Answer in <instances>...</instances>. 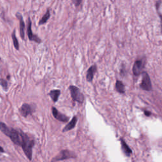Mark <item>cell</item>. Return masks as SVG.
<instances>
[{"label":"cell","mask_w":162,"mask_h":162,"mask_svg":"<svg viewBox=\"0 0 162 162\" xmlns=\"http://www.w3.org/2000/svg\"><path fill=\"white\" fill-rule=\"evenodd\" d=\"M16 17L17 18V19L19 21L20 24V38L23 41H25V24L24 20L22 15L19 13L17 12L15 14Z\"/></svg>","instance_id":"obj_10"},{"label":"cell","mask_w":162,"mask_h":162,"mask_svg":"<svg viewBox=\"0 0 162 162\" xmlns=\"http://www.w3.org/2000/svg\"><path fill=\"white\" fill-rule=\"evenodd\" d=\"M145 115L147 116H149L151 115V113L149 112V111H147V110H145Z\"/></svg>","instance_id":"obj_20"},{"label":"cell","mask_w":162,"mask_h":162,"mask_svg":"<svg viewBox=\"0 0 162 162\" xmlns=\"http://www.w3.org/2000/svg\"><path fill=\"white\" fill-rule=\"evenodd\" d=\"M140 87L142 89L145 90V91H149L152 90L151 79L149 75L146 72H143L142 73V82Z\"/></svg>","instance_id":"obj_7"},{"label":"cell","mask_w":162,"mask_h":162,"mask_svg":"<svg viewBox=\"0 0 162 162\" xmlns=\"http://www.w3.org/2000/svg\"><path fill=\"white\" fill-rule=\"evenodd\" d=\"M35 108L34 105L28 103H24L20 108L19 111L22 116L25 118H27L29 115H32V113L35 111Z\"/></svg>","instance_id":"obj_8"},{"label":"cell","mask_w":162,"mask_h":162,"mask_svg":"<svg viewBox=\"0 0 162 162\" xmlns=\"http://www.w3.org/2000/svg\"><path fill=\"white\" fill-rule=\"evenodd\" d=\"M20 132L22 136L21 147L26 157L29 161H31L32 159V149L35 145V141L22 130Z\"/></svg>","instance_id":"obj_2"},{"label":"cell","mask_w":162,"mask_h":162,"mask_svg":"<svg viewBox=\"0 0 162 162\" xmlns=\"http://www.w3.org/2000/svg\"><path fill=\"white\" fill-rule=\"evenodd\" d=\"M69 90L70 92L71 97L74 101L83 103L84 100V96L81 93L79 88L75 86H70L69 87Z\"/></svg>","instance_id":"obj_4"},{"label":"cell","mask_w":162,"mask_h":162,"mask_svg":"<svg viewBox=\"0 0 162 162\" xmlns=\"http://www.w3.org/2000/svg\"><path fill=\"white\" fill-rule=\"evenodd\" d=\"M5 152V151L3 149V148L2 146H0V153H4Z\"/></svg>","instance_id":"obj_21"},{"label":"cell","mask_w":162,"mask_h":162,"mask_svg":"<svg viewBox=\"0 0 162 162\" xmlns=\"http://www.w3.org/2000/svg\"><path fill=\"white\" fill-rule=\"evenodd\" d=\"M12 40H13V46H14V48L19 51V41H18V39L17 38V35H16V29H14L12 33Z\"/></svg>","instance_id":"obj_16"},{"label":"cell","mask_w":162,"mask_h":162,"mask_svg":"<svg viewBox=\"0 0 162 162\" xmlns=\"http://www.w3.org/2000/svg\"><path fill=\"white\" fill-rule=\"evenodd\" d=\"M82 2H83V0H72L73 3L74 4V5H75L76 7L79 6V5L81 4V3H82Z\"/></svg>","instance_id":"obj_19"},{"label":"cell","mask_w":162,"mask_h":162,"mask_svg":"<svg viewBox=\"0 0 162 162\" xmlns=\"http://www.w3.org/2000/svg\"><path fill=\"white\" fill-rule=\"evenodd\" d=\"M0 60H1V58H0Z\"/></svg>","instance_id":"obj_23"},{"label":"cell","mask_w":162,"mask_h":162,"mask_svg":"<svg viewBox=\"0 0 162 162\" xmlns=\"http://www.w3.org/2000/svg\"><path fill=\"white\" fill-rule=\"evenodd\" d=\"M51 17V13H50V11L49 9H48L46 13H45L44 15V16L41 18V19H40V20L39 21V25H44L46 24L48 20L50 19V18Z\"/></svg>","instance_id":"obj_15"},{"label":"cell","mask_w":162,"mask_h":162,"mask_svg":"<svg viewBox=\"0 0 162 162\" xmlns=\"http://www.w3.org/2000/svg\"><path fill=\"white\" fill-rule=\"evenodd\" d=\"M120 142H121V145H122V148L123 151L124 153L127 155V156H130L132 154V150L129 148V146L127 145V143L125 141V140L122 138L120 139Z\"/></svg>","instance_id":"obj_14"},{"label":"cell","mask_w":162,"mask_h":162,"mask_svg":"<svg viewBox=\"0 0 162 162\" xmlns=\"http://www.w3.org/2000/svg\"><path fill=\"white\" fill-rule=\"evenodd\" d=\"M77 157L76 154L74 152L71 151L68 149H64L60 151L59 154L57 155L55 157H54L51 162H57L59 161H63L70 158H75Z\"/></svg>","instance_id":"obj_3"},{"label":"cell","mask_w":162,"mask_h":162,"mask_svg":"<svg viewBox=\"0 0 162 162\" xmlns=\"http://www.w3.org/2000/svg\"><path fill=\"white\" fill-rule=\"evenodd\" d=\"M52 114L54 117H55L57 120L62 122H67L69 120V117L65 115L60 113L55 107H52L51 109Z\"/></svg>","instance_id":"obj_9"},{"label":"cell","mask_w":162,"mask_h":162,"mask_svg":"<svg viewBox=\"0 0 162 162\" xmlns=\"http://www.w3.org/2000/svg\"><path fill=\"white\" fill-rule=\"evenodd\" d=\"M10 75H8V76H7V79L9 80V79H10Z\"/></svg>","instance_id":"obj_22"},{"label":"cell","mask_w":162,"mask_h":162,"mask_svg":"<svg viewBox=\"0 0 162 162\" xmlns=\"http://www.w3.org/2000/svg\"><path fill=\"white\" fill-rule=\"evenodd\" d=\"M61 94V91L60 89H53L48 93V95L51 98V100L54 103H57L58 100L59 96Z\"/></svg>","instance_id":"obj_13"},{"label":"cell","mask_w":162,"mask_h":162,"mask_svg":"<svg viewBox=\"0 0 162 162\" xmlns=\"http://www.w3.org/2000/svg\"><path fill=\"white\" fill-rule=\"evenodd\" d=\"M77 122V116H74V117L72 118V120L67 125H65V127L64 129H63L62 132H65L69 131L72 129H73L74 128H75Z\"/></svg>","instance_id":"obj_12"},{"label":"cell","mask_w":162,"mask_h":162,"mask_svg":"<svg viewBox=\"0 0 162 162\" xmlns=\"http://www.w3.org/2000/svg\"><path fill=\"white\" fill-rule=\"evenodd\" d=\"M0 131L10 138L14 145L21 146V130H17L12 127H9L5 123L1 122H0Z\"/></svg>","instance_id":"obj_1"},{"label":"cell","mask_w":162,"mask_h":162,"mask_svg":"<svg viewBox=\"0 0 162 162\" xmlns=\"http://www.w3.org/2000/svg\"><path fill=\"white\" fill-rule=\"evenodd\" d=\"M115 88L116 90L119 93L121 94L125 93V86L123 84V83L120 80H116V84H115Z\"/></svg>","instance_id":"obj_17"},{"label":"cell","mask_w":162,"mask_h":162,"mask_svg":"<svg viewBox=\"0 0 162 162\" xmlns=\"http://www.w3.org/2000/svg\"><path fill=\"white\" fill-rule=\"evenodd\" d=\"M27 34L30 41H34L38 44L42 42V40L36 34H34L32 30V21L31 18L29 17L28 20V28H27Z\"/></svg>","instance_id":"obj_6"},{"label":"cell","mask_w":162,"mask_h":162,"mask_svg":"<svg viewBox=\"0 0 162 162\" xmlns=\"http://www.w3.org/2000/svg\"><path fill=\"white\" fill-rule=\"evenodd\" d=\"M96 71H97V67L96 65H93L91 67H89V68L87 70V75H86V79L88 82H92L94 74L96 72Z\"/></svg>","instance_id":"obj_11"},{"label":"cell","mask_w":162,"mask_h":162,"mask_svg":"<svg viewBox=\"0 0 162 162\" xmlns=\"http://www.w3.org/2000/svg\"><path fill=\"white\" fill-rule=\"evenodd\" d=\"M8 85V82H7L6 80L0 78V86L3 87V89H4V91H7Z\"/></svg>","instance_id":"obj_18"},{"label":"cell","mask_w":162,"mask_h":162,"mask_svg":"<svg viewBox=\"0 0 162 162\" xmlns=\"http://www.w3.org/2000/svg\"><path fill=\"white\" fill-rule=\"evenodd\" d=\"M145 59H139L135 61L133 65V74L134 75L138 76L143 72V69L145 67Z\"/></svg>","instance_id":"obj_5"}]
</instances>
